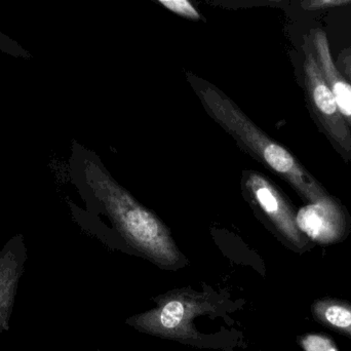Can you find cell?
<instances>
[{
	"label": "cell",
	"mask_w": 351,
	"mask_h": 351,
	"mask_svg": "<svg viewBox=\"0 0 351 351\" xmlns=\"http://www.w3.org/2000/svg\"><path fill=\"white\" fill-rule=\"evenodd\" d=\"M84 178L121 237L136 251L165 267H175L182 261L183 257L168 227L119 185L103 167L86 160Z\"/></svg>",
	"instance_id": "1"
},
{
	"label": "cell",
	"mask_w": 351,
	"mask_h": 351,
	"mask_svg": "<svg viewBox=\"0 0 351 351\" xmlns=\"http://www.w3.org/2000/svg\"><path fill=\"white\" fill-rule=\"evenodd\" d=\"M200 99L206 112L247 154L282 178L307 204L330 195L290 150L262 131L227 97L208 88L200 92Z\"/></svg>",
	"instance_id": "2"
},
{
	"label": "cell",
	"mask_w": 351,
	"mask_h": 351,
	"mask_svg": "<svg viewBox=\"0 0 351 351\" xmlns=\"http://www.w3.org/2000/svg\"><path fill=\"white\" fill-rule=\"evenodd\" d=\"M241 185L257 216L285 247L300 255L315 247L298 228L292 202L269 178L256 171H245Z\"/></svg>",
	"instance_id": "3"
},
{
	"label": "cell",
	"mask_w": 351,
	"mask_h": 351,
	"mask_svg": "<svg viewBox=\"0 0 351 351\" xmlns=\"http://www.w3.org/2000/svg\"><path fill=\"white\" fill-rule=\"evenodd\" d=\"M303 90L311 119L346 162H351V129L319 68L309 35L304 45Z\"/></svg>",
	"instance_id": "4"
},
{
	"label": "cell",
	"mask_w": 351,
	"mask_h": 351,
	"mask_svg": "<svg viewBox=\"0 0 351 351\" xmlns=\"http://www.w3.org/2000/svg\"><path fill=\"white\" fill-rule=\"evenodd\" d=\"M296 221L301 232L315 245L342 243L351 232L348 208L331 195L302 206L297 212Z\"/></svg>",
	"instance_id": "5"
},
{
	"label": "cell",
	"mask_w": 351,
	"mask_h": 351,
	"mask_svg": "<svg viewBox=\"0 0 351 351\" xmlns=\"http://www.w3.org/2000/svg\"><path fill=\"white\" fill-rule=\"evenodd\" d=\"M27 247L22 233L12 237L0 251V336L10 331L16 290L25 271Z\"/></svg>",
	"instance_id": "6"
},
{
	"label": "cell",
	"mask_w": 351,
	"mask_h": 351,
	"mask_svg": "<svg viewBox=\"0 0 351 351\" xmlns=\"http://www.w3.org/2000/svg\"><path fill=\"white\" fill-rule=\"evenodd\" d=\"M309 38L324 77L335 97L342 117L351 129V84L336 67L325 31L313 29Z\"/></svg>",
	"instance_id": "7"
},
{
	"label": "cell",
	"mask_w": 351,
	"mask_h": 351,
	"mask_svg": "<svg viewBox=\"0 0 351 351\" xmlns=\"http://www.w3.org/2000/svg\"><path fill=\"white\" fill-rule=\"evenodd\" d=\"M313 319L323 327L351 339V302L324 297L311 305Z\"/></svg>",
	"instance_id": "8"
},
{
	"label": "cell",
	"mask_w": 351,
	"mask_h": 351,
	"mask_svg": "<svg viewBox=\"0 0 351 351\" xmlns=\"http://www.w3.org/2000/svg\"><path fill=\"white\" fill-rule=\"evenodd\" d=\"M298 344L303 351H339L337 344L324 333H306L300 336Z\"/></svg>",
	"instance_id": "9"
},
{
	"label": "cell",
	"mask_w": 351,
	"mask_h": 351,
	"mask_svg": "<svg viewBox=\"0 0 351 351\" xmlns=\"http://www.w3.org/2000/svg\"><path fill=\"white\" fill-rule=\"evenodd\" d=\"M0 53H6L12 57L23 58V59L31 60V55L27 49H25L18 41L8 37L0 31Z\"/></svg>",
	"instance_id": "10"
},
{
	"label": "cell",
	"mask_w": 351,
	"mask_h": 351,
	"mask_svg": "<svg viewBox=\"0 0 351 351\" xmlns=\"http://www.w3.org/2000/svg\"><path fill=\"white\" fill-rule=\"evenodd\" d=\"M348 3H351V0H304L303 8L313 12V10H326V8L346 5Z\"/></svg>",
	"instance_id": "11"
},
{
	"label": "cell",
	"mask_w": 351,
	"mask_h": 351,
	"mask_svg": "<svg viewBox=\"0 0 351 351\" xmlns=\"http://www.w3.org/2000/svg\"><path fill=\"white\" fill-rule=\"evenodd\" d=\"M160 1L178 14H185L190 18H198L197 12L190 5L187 0H160Z\"/></svg>",
	"instance_id": "12"
},
{
	"label": "cell",
	"mask_w": 351,
	"mask_h": 351,
	"mask_svg": "<svg viewBox=\"0 0 351 351\" xmlns=\"http://www.w3.org/2000/svg\"><path fill=\"white\" fill-rule=\"evenodd\" d=\"M335 64L338 70L351 84V47L340 51Z\"/></svg>",
	"instance_id": "13"
}]
</instances>
